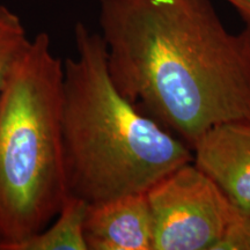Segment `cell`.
I'll list each match as a JSON object with an SVG mask.
<instances>
[{
  "label": "cell",
  "mask_w": 250,
  "mask_h": 250,
  "mask_svg": "<svg viewBox=\"0 0 250 250\" xmlns=\"http://www.w3.org/2000/svg\"><path fill=\"white\" fill-rule=\"evenodd\" d=\"M115 86L193 147L214 125L250 120V24L230 33L211 0H98Z\"/></svg>",
  "instance_id": "1"
},
{
  "label": "cell",
  "mask_w": 250,
  "mask_h": 250,
  "mask_svg": "<svg viewBox=\"0 0 250 250\" xmlns=\"http://www.w3.org/2000/svg\"><path fill=\"white\" fill-rule=\"evenodd\" d=\"M76 57L64 61L62 134L67 195L87 204L142 193L192 149L121 94L101 34L74 28Z\"/></svg>",
  "instance_id": "2"
},
{
  "label": "cell",
  "mask_w": 250,
  "mask_h": 250,
  "mask_svg": "<svg viewBox=\"0 0 250 250\" xmlns=\"http://www.w3.org/2000/svg\"><path fill=\"white\" fill-rule=\"evenodd\" d=\"M64 62L46 33L30 39L0 98V250L48 227L67 189L62 134Z\"/></svg>",
  "instance_id": "3"
},
{
  "label": "cell",
  "mask_w": 250,
  "mask_h": 250,
  "mask_svg": "<svg viewBox=\"0 0 250 250\" xmlns=\"http://www.w3.org/2000/svg\"><path fill=\"white\" fill-rule=\"evenodd\" d=\"M153 250H213L239 208L192 162L146 191Z\"/></svg>",
  "instance_id": "4"
},
{
  "label": "cell",
  "mask_w": 250,
  "mask_h": 250,
  "mask_svg": "<svg viewBox=\"0 0 250 250\" xmlns=\"http://www.w3.org/2000/svg\"><path fill=\"white\" fill-rule=\"evenodd\" d=\"M192 164L250 215V120L217 124L197 140Z\"/></svg>",
  "instance_id": "5"
},
{
  "label": "cell",
  "mask_w": 250,
  "mask_h": 250,
  "mask_svg": "<svg viewBox=\"0 0 250 250\" xmlns=\"http://www.w3.org/2000/svg\"><path fill=\"white\" fill-rule=\"evenodd\" d=\"M87 250H153V219L146 192L88 204Z\"/></svg>",
  "instance_id": "6"
},
{
  "label": "cell",
  "mask_w": 250,
  "mask_h": 250,
  "mask_svg": "<svg viewBox=\"0 0 250 250\" xmlns=\"http://www.w3.org/2000/svg\"><path fill=\"white\" fill-rule=\"evenodd\" d=\"M87 204L67 196L51 226L15 243L9 250H87L83 223Z\"/></svg>",
  "instance_id": "7"
},
{
  "label": "cell",
  "mask_w": 250,
  "mask_h": 250,
  "mask_svg": "<svg viewBox=\"0 0 250 250\" xmlns=\"http://www.w3.org/2000/svg\"><path fill=\"white\" fill-rule=\"evenodd\" d=\"M29 42L20 17L7 6L0 5V98Z\"/></svg>",
  "instance_id": "8"
},
{
  "label": "cell",
  "mask_w": 250,
  "mask_h": 250,
  "mask_svg": "<svg viewBox=\"0 0 250 250\" xmlns=\"http://www.w3.org/2000/svg\"><path fill=\"white\" fill-rule=\"evenodd\" d=\"M213 250H250V215L237 211Z\"/></svg>",
  "instance_id": "9"
},
{
  "label": "cell",
  "mask_w": 250,
  "mask_h": 250,
  "mask_svg": "<svg viewBox=\"0 0 250 250\" xmlns=\"http://www.w3.org/2000/svg\"><path fill=\"white\" fill-rule=\"evenodd\" d=\"M227 1L236 9L240 17L245 20L246 24H250V0H227Z\"/></svg>",
  "instance_id": "10"
}]
</instances>
